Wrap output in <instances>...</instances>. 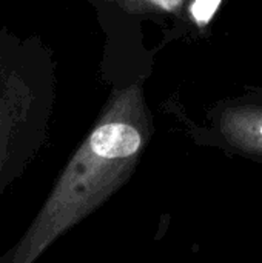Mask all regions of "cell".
I'll list each match as a JSON object with an SVG mask.
<instances>
[{"mask_svg":"<svg viewBox=\"0 0 262 263\" xmlns=\"http://www.w3.org/2000/svg\"><path fill=\"white\" fill-rule=\"evenodd\" d=\"M151 134L153 120L141 83L119 89L8 263H34L62 234L103 205L128 182Z\"/></svg>","mask_w":262,"mask_h":263,"instance_id":"obj_1","label":"cell"},{"mask_svg":"<svg viewBox=\"0 0 262 263\" xmlns=\"http://www.w3.org/2000/svg\"><path fill=\"white\" fill-rule=\"evenodd\" d=\"M221 0H195L190 6V12L196 23L207 25L215 15Z\"/></svg>","mask_w":262,"mask_h":263,"instance_id":"obj_4","label":"cell"},{"mask_svg":"<svg viewBox=\"0 0 262 263\" xmlns=\"http://www.w3.org/2000/svg\"><path fill=\"white\" fill-rule=\"evenodd\" d=\"M215 126L224 146L262 162V105H229L216 114Z\"/></svg>","mask_w":262,"mask_h":263,"instance_id":"obj_2","label":"cell"},{"mask_svg":"<svg viewBox=\"0 0 262 263\" xmlns=\"http://www.w3.org/2000/svg\"><path fill=\"white\" fill-rule=\"evenodd\" d=\"M122 8L145 14H176L181 11L184 0H114Z\"/></svg>","mask_w":262,"mask_h":263,"instance_id":"obj_3","label":"cell"}]
</instances>
